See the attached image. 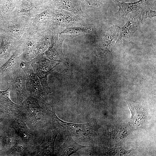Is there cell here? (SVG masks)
Listing matches in <instances>:
<instances>
[{
  "mask_svg": "<svg viewBox=\"0 0 156 156\" xmlns=\"http://www.w3.org/2000/svg\"><path fill=\"white\" fill-rule=\"evenodd\" d=\"M18 113L28 128L40 134L44 126L47 124V115L36 98L29 96L20 105Z\"/></svg>",
  "mask_w": 156,
  "mask_h": 156,
  "instance_id": "6da1fadb",
  "label": "cell"
},
{
  "mask_svg": "<svg viewBox=\"0 0 156 156\" xmlns=\"http://www.w3.org/2000/svg\"><path fill=\"white\" fill-rule=\"evenodd\" d=\"M48 112L51 120L60 135L79 137L86 140L91 133L90 123L81 124L68 123L64 121L57 116L54 111L49 109Z\"/></svg>",
  "mask_w": 156,
  "mask_h": 156,
  "instance_id": "7a4b0ae2",
  "label": "cell"
},
{
  "mask_svg": "<svg viewBox=\"0 0 156 156\" xmlns=\"http://www.w3.org/2000/svg\"><path fill=\"white\" fill-rule=\"evenodd\" d=\"M21 66L26 76V88L29 96L36 98L48 109L49 103L45 96V91L41 85L39 79L34 71L30 61H23Z\"/></svg>",
  "mask_w": 156,
  "mask_h": 156,
  "instance_id": "3957f363",
  "label": "cell"
},
{
  "mask_svg": "<svg viewBox=\"0 0 156 156\" xmlns=\"http://www.w3.org/2000/svg\"><path fill=\"white\" fill-rule=\"evenodd\" d=\"M11 125L22 140L25 142L34 154L40 141V134L30 129L18 113L12 112Z\"/></svg>",
  "mask_w": 156,
  "mask_h": 156,
  "instance_id": "277c9868",
  "label": "cell"
},
{
  "mask_svg": "<svg viewBox=\"0 0 156 156\" xmlns=\"http://www.w3.org/2000/svg\"><path fill=\"white\" fill-rule=\"evenodd\" d=\"M26 80L25 74L20 67L15 71L7 82L11 90L16 94L18 101L21 104L29 96L26 88Z\"/></svg>",
  "mask_w": 156,
  "mask_h": 156,
  "instance_id": "5b68a950",
  "label": "cell"
},
{
  "mask_svg": "<svg viewBox=\"0 0 156 156\" xmlns=\"http://www.w3.org/2000/svg\"><path fill=\"white\" fill-rule=\"evenodd\" d=\"M60 135V139L55 144L54 155L70 156L82 148L89 147L79 144L70 136Z\"/></svg>",
  "mask_w": 156,
  "mask_h": 156,
  "instance_id": "8992f818",
  "label": "cell"
},
{
  "mask_svg": "<svg viewBox=\"0 0 156 156\" xmlns=\"http://www.w3.org/2000/svg\"><path fill=\"white\" fill-rule=\"evenodd\" d=\"M23 61L21 51L16 50L10 58L0 67V80L6 81L18 68Z\"/></svg>",
  "mask_w": 156,
  "mask_h": 156,
  "instance_id": "52a82bcc",
  "label": "cell"
},
{
  "mask_svg": "<svg viewBox=\"0 0 156 156\" xmlns=\"http://www.w3.org/2000/svg\"><path fill=\"white\" fill-rule=\"evenodd\" d=\"M49 128L44 132L43 139L36 148L34 155L40 156L54 155L55 140L58 132L54 127Z\"/></svg>",
  "mask_w": 156,
  "mask_h": 156,
  "instance_id": "ba28073f",
  "label": "cell"
},
{
  "mask_svg": "<svg viewBox=\"0 0 156 156\" xmlns=\"http://www.w3.org/2000/svg\"><path fill=\"white\" fill-rule=\"evenodd\" d=\"M143 20L139 10L133 12L127 23L120 28L119 39L132 37L134 33L139 29Z\"/></svg>",
  "mask_w": 156,
  "mask_h": 156,
  "instance_id": "9c48e42d",
  "label": "cell"
},
{
  "mask_svg": "<svg viewBox=\"0 0 156 156\" xmlns=\"http://www.w3.org/2000/svg\"><path fill=\"white\" fill-rule=\"evenodd\" d=\"M120 28L113 25L108 29L104 38L99 42V48L103 52L110 50L119 38Z\"/></svg>",
  "mask_w": 156,
  "mask_h": 156,
  "instance_id": "30bf717a",
  "label": "cell"
},
{
  "mask_svg": "<svg viewBox=\"0 0 156 156\" xmlns=\"http://www.w3.org/2000/svg\"><path fill=\"white\" fill-rule=\"evenodd\" d=\"M112 0L119 8L115 15L117 17L120 18L147 5L149 0H139L134 2L128 3L120 2L117 0Z\"/></svg>",
  "mask_w": 156,
  "mask_h": 156,
  "instance_id": "8fae6325",
  "label": "cell"
},
{
  "mask_svg": "<svg viewBox=\"0 0 156 156\" xmlns=\"http://www.w3.org/2000/svg\"><path fill=\"white\" fill-rule=\"evenodd\" d=\"M55 3L60 9L68 11L79 17L82 15L79 0H56Z\"/></svg>",
  "mask_w": 156,
  "mask_h": 156,
  "instance_id": "7c38bea8",
  "label": "cell"
},
{
  "mask_svg": "<svg viewBox=\"0 0 156 156\" xmlns=\"http://www.w3.org/2000/svg\"><path fill=\"white\" fill-rule=\"evenodd\" d=\"M0 46V66L3 65L11 56V53L14 46L10 40L2 34Z\"/></svg>",
  "mask_w": 156,
  "mask_h": 156,
  "instance_id": "4fadbf2b",
  "label": "cell"
},
{
  "mask_svg": "<svg viewBox=\"0 0 156 156\" xmlns=\"http://www.w3.org/2000/svg\"><path fill=\"white\" fill-rule=\"evenodd\" d=\"M10 153L12 155H33V153L27 144L21 138L18 140L12 148Z\"/></svg>",
  "mask_w": 156,
  "mask_h": 156,
  "instance_id": "5bb4252c",
  "label": "cell"
},
{
  "mask_svg": "<svg viewBox=\"0 0 156 156\" xmlns=\"http://www.w3.org/2000/svg\"><path fill=\"white\" fill-rule=\"evenodd\" d=\"M10 91L9 86L6 90L0 91V101L6 105L11 112L18 113L20 105L15 103L11 100L9 96Z\"/></svg>",
  "mask_w": 156,
  "mask_h": 156,
  "instance_id": "9a60e30c",
  "label": "cell"
},
{
  "mask_svg": "<svg viewBox=\"0 0 156 156\" xmlns=\"http://www.w3.org/2000/svg\"><path fill=\"white\" fill-rule=\"evenodd\" d=\"M92 31V29L91 28L87 27H67L61 34H68L72 36H76L90 33Z\"/></svg>",
  "mask_w": 156,
  "mask_h": 156,
  "instance_id": "2e32d148",
  "label": "cell"
},
{
  "mask_svg": "<svg viewBox=\"0 0 156 156\" xmlns=\"http://www.w3.org/2000/svg\"><path fill=\"white\" fill-rule=\"evenodd\" d=\"M55 20L59 24L69 25L73 24L77 21L78 18L73 14L66 12H61L56 14L55 17Z\"/></svg>",
  "mask_w": 156,
  "mask_h": 156,
  "instance_id": "e0dca14e",
  "label": "cell"
},
{
  "mask_svg": "<svg viewBox=\"0 0 156 156\" xmlns=\"http://www.w3.org/2000/svg\"><path fill=\"white\" fill-rule=\"evenodd\" d=\"M129 105L130 106L129 108L132 113V116L129 119L130 122L133 124L141 122L144 120L142 108L139 105Z\"/></svg>",
  "mask_w": 156,
  "mask_h": 156,
  "instance_id": "ac0fdd59",
  "label": "cell"
},
{
  "mask_svg": "<svg viewBox=\"0 0 156 156\" xmlns=\"http://www.w3.org/2000/svg\"><path fill=\"white\" fill-rule=\"evenodd\" d=\"M147 5L144 6L139 9L143 20L150 18L156 16V12L151 10Z\"/></svg>",
  "mask_w": 156,
  "mask_h": 156,
  "instance_id": "d6986e66",
  "label": "cell"
},
{
  "mask_svg": "<svg viewBox=\"0 0 156 156\" xmlns=\"http://www.w3.org/2000/svg\"><path fill=\"white\" fill-rule=\"evenodd\" d=\"M89 5L98 7L102 4L105 0H84Z\"/></svg>",
  "mask_w": 156,
  "mask_h": 156,
  "instance_id": "ffe728a7",
  "label": "cell"
},
{
  "mask_svg": "<svg viewBox=\"0 0 156 156\" xmlns=\"http://www.w3.org/2000/svg\"><path fill=\"white\" fill-rule=\"evenodd\" d=\"M7 29L12 33L15 34L20 33L21 31L20 28L17 27H11L7 28Z\"/></svg>",
  "mask_w": 156,
  "mask_h": 156,
  "instance_id": "44dd1931",
  "label": "cell"
},
{
  "mask_svg": "<svg viewBox=\"0 0 156 156\" xmlns=\"http://www.w3.org/2000/svg\"><path fill=\"white\" fill-rule=\"evenodd\" d=\"M47 11L44 12L39 14L38 16V20L39 21H43L47 17Z\"/></svg>",
  "mask_w": 156,
  "mask_h": 156,
  "instance_id": "7402d4cb",
  "label": "cell"
},
{
  "mask_svg": "<svg viewBox=\"0 0 156 156\" xmlns=\"http://www.w3.org/2000/svg\"><path fill=\"white\" fill-rule=\"evenodd\" d=\"M2 20V18L1 16V15L0 14V23H1V21Z\"/></svg>",
  "mask_w": 156,
  "mask_h": 156,
  "instance_id": "603a6c76",
  "label": "cell"
},
{
  "mask_svg": "<svg viewBox=\"0 0 156 156\" xmlns=\"http://www.w3.org/2000/svg\"><path fill=\"white\" fill-rule=\"evenodd\" d=\"M43 0V1H46L50 0Z\"/></svg>",
  "mask_w": 156,
  "mask_h": 156,
  "instance_id": "cb8c5ba5",
  "label": "cell"
}]
</instances>
